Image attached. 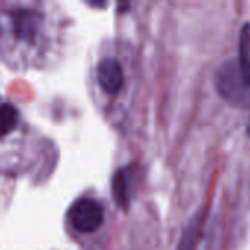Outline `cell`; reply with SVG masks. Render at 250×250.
Masks as SVG:
<instances>
[{
  "label": "cell",
  "mask_w": 250,
  "mask_h": 250,
  "mask_svg": "<svg viewBox=\"0 0 250 250\" xmlns=\"http://www.w3.org/2000/svg\"><path fill=\"white\" fill-rule=\"evenodd\" d=\"M214 86L218 94L234 107L250 108V82L242 78L237 59L224 62L215 70Z\"/></svg>",
  "instance_id": "6da1fadb"
},
{
  "label": "cell",
  "mask_w": 250,
  "mask_h": 250,
  "mask_svg": "<svg viewBox=\"0 0 250 250\" xmlns=\"http://www.w3.org/2000/svg\"><path fill=\"white\" fill-rule=\"evenodd\" d=\"M69 218L72 226L81 233H92L104 223V209L100 202L85 198L76 201L70 211Z\"/></svg>",
  "instance_id": "7a4b0ae2"
},
{
  "label": "cell",
  "mask_w": 250,
  "mask_h": 250,
  "mask_svg": "<svg viewBox=\"0 0 250 250\" xmlns=\"http://www.w3.org/2000/svg\"><path fill=\"white\" fill-rule=\"evenodd\" d=\"M97 78L100 86L107 94H117L125 82L123 69L116 59H104L97 67Z\"/></svg>",
  "instance_id": "3957f363"
},
{
  "label": "cell",
  "mask_w": 250,
  "mask_h": 250,
  "mask_svg": "<svg viewBox=\"0 0 250 250\" xmlns=\"http://www.w3.org/2000/svg\"><path fill=\"white\" fill-rule=\"evenodd\" d=\"M242 78L250 82V22H248L240 31L239 40V59H237Z\"/></svg>",
  "instance_id": "277c9868"
},
{
  "label": "cell",
  "mask_w": 250,
  "mask_h": 250,
  "mask_svg": "<svg viewBox=\"0 0 250 250\" xmlns=\"http://www.w3.org/2000/svg\"><path fill=\"white\" fill-rule=\"evenodd\" d=\"M129 180L130 174L127 168L119 170L113 177V196L119 207L126 208L129 204Z\"/></svg>",
  "instance_id": "5b68a950"
},
{
  "label": "cell",
  "mask_w": 250,
  "mask_h": 250,
  "mask_svg": "<svg viewBox=\"0 0 250 250\" xmlns=\"http://www.w3.org/2000/svg\"><path fill=\"white\" fill-rule=\"evenodd\" d=\"M18 123V111L12 104L0 105V136L7 135Z\"/></svg>",
  "instance_id": "8992f818"
},
{
  "label": "cell",
  "mask_w": 250,
  "mask_h": 250,
  "mask_svg": "<svg viewBox=\"0 0 250 250\" xmlns=\"http://www.w3.org/2000/svg\"><path fill=\"white\" fill-rule=\"evenodd\" d=\"M35 19L34 15L23 10L22 13H19L15 19V29L16 34L22 38H32L34 32H35Z\"/></svg>",
  "instance_id": "52a82bcc"
},
{
  "label": "cell",
  "mask_w": 250,
  "mask_h": 250,
  "mask_svg": "<svg viewBox=\"0 0 250 250\" xmlns=\"http://www.w3.org/2000/svg\"><path fill=\"white\" fill-rule=\"evenodd\" d=\"M246 132H248V135L250 136V120L248 122V126H246Z\"/></svg>",
  "instance_id": "ba28073f"
}]
</instances>
